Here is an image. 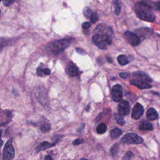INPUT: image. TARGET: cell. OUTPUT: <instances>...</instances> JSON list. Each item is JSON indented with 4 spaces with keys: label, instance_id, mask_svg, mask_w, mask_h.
<instances>
[{
    "label": "cell",
    "instance_id": "cell-5",
    "mask_svg": "<svg viewBox=\"0 0 160 160\" xmlns=\"http://www.w3.org/2000/svg\"><path fill=\"white\" fill-rule=\"evenodd\" d=\"M122 142L126 144H138L143 143V138L136 133H130L126 134L122 138Z\"/></svg>",
    "mask_w": 160,
    "mask_h": 160
},
{
    "label": "cell",
    "instance_id": "cell-37",
    "mask_svg": "<svg viewBox=\"0 0 160 160\" xmlns=\"http://www.w3.org/2000/svg\"><path fill=\"white\" fill-rule=\"evenodd\" d=\"M46 159H53V158H51V156L50 155H48L45 157Z\"/></svg>",
    "mask_w": 160,
    "mask_h": 160
},
{
    "label": "cell",
    "instance_id": "cell-30",
    "mask_svg": "<svg viewBox=\"0 0 160 160\" xmlns=\"http://www.w3.org/2000/svg\"><path fill=\"white\" fill-rule=\"evenodd\" d=\"M91 26V23L89 22H84L82 24V28L84 30H87Z\"/></svg>",
    "mask_w": 160,
    "mask_h": 160
},
{
    "label": "cell",
    "instance_id": "cell-36",
    "mask_svg": "<svg viewBox=\"0 0 160 160\" xmlns=\"http://www.w3.org/2000/svg\"><path fill=\"white\" fill-rule=\"evenodd\" d=\"M106 59H107V61L109 62V63H111L112 62V59L110 58V57H106Z\"/></svg>",
    "mask_w": 160,
    "mask_h": 160
},
{
    "label": "cell",
    "instance_id": "cell-26",
    "mask_svg": "<svg viewBox=\"0 0 160 160\" xmlns=\"http://www.w3.org/2000/svg\"><path fill=\"white\" fill-rule=\"evenodd\" d=\"M51 129V126L49 124H43L41 126V130L43 133H47Z\"/></svg>",
    "mask_w": 160,
    "mask_h": 160
},
{
    "label": "cell",
    "instance_id": "cell-16",
    "mask_svg": "<svg viewBox=\"0 0 160 160\" xmlns=\"http://www.w3.org/2000/svg\"><path fill=\"white\" fill-rule=\"evenodd\" d=\"M139 129L140 130L143 131H152L153 130V126L152 124L150 123L143 122L141 124V125L139 127Z\"/></svg>",
    "mask_w": 160,
    "mask_h": 160
},
{
    "label": "cell",
    "instance_id": "cell-34",
    "mask_svg": "<svg viewBox=\"0 0 160 160\" xmlns=\"http://www.w3.org/2000/svg\"><path fill=\"white\" fill-rule=\"evenodd\" d=\"M1 135H2V131L0 130V148H1L3 144V141L1 139Z\"/></svg>",
    "mask_w": 160,
    "mask_h": 160
},
{
    "label": "cell",
    "instance_id": "cell-14",
    "mask_svg": "<svg viewBox=\"0 0 160 160\" xmlns=\"http://www.w3.org/2000/svg\"><path fill=\"white\" fill-rule=\"evenodd\" d=\"M134 76L137 78L138 80H140L142 81H146V82H151L152 80L151 78L147 74L144 73L142 72H137L134 73Z\"/></svg>",
    "mask_w": 160,
    "mask_h": 160
},
{
    "label": "cell",
    "instance_id": "cell-25",
    "mask_svg": "<svg viewBox=\"0 0 160 160\" xmlns=\"http://www.w3.org/2000/svg\"><path fill=\"white\" fill-rule=\"evenodd\" d=\"M91 13H92V11L90 8H88V7H86V8H84V9L83 11V14L85 17L90 18L91 15Z\"/></svg>",
    "mask_w": 160,
    "mask_h": 160
},
{
    "label": "cell",
    "instance_id": "cell-7",
    "mask_svg": "<svg viewBox=\"0 0 160 160\" xmlns=\"http://www.w3.org/2000/svg\"><path fill=\"white\" fill-rule=\"evenodd\" d=\"M124 37L126 39L127 42L133 47H137L140 44L141 41L140 38L133 32L127 31L124 34Z\"/></svg>",
    "mask_w": 160,
    "mask_h": 160
},
{
    "label": "cell",
    "instance_id": "cell-8",
    "mask_svg": "<svg viewBox=\"0 0 160 160\" xmlns=\"http://www.w3.org/2000/svg\"><path fill=\"white\" fill-rule=\"evenodd\" d=\"M112 98L115 102H119L123 98L122 88L119 84H116L112 88Z\"/></svg>",
    "mask_w": 160,
    "mask_h": 160
},
{
    "label": "cell",
    "instance_id": "cell-19",
    "mask_svg": "<svg viewBox=\"0 0 160 160\" xmlns=\"http://www.w3.org/2000/svg\"><path fill=\"white\" fill-rule=\"evenodd\" d=\"M117 59H118V62L119 63V65H122V66L126 65H127L128 63H129L128 59V58L125 55H119L118 57V58H117Z\"/></svg>",
    "mask_w": 160,
    "mask_h": 160
},
{
    "label": "cell",
    "instance_id": "cell-23",
    "mask_svg": "<svg viewBox=\"0 0 160 160\" xmlns=\"http://www.w3.org/2000/svg\"><path fill=\"white\" fill-rule=\"evenodd\" d=\"M115 119L116 120V122L118 123L120 125H123L125 123V121L123 118L122 115H121L120 114H116L115 115Z\"/></svg>",
    "mask_w": 160,
    "mask_h": 160
},
{
    "label": "cell",
    "instance_id": "cell-22",
    "mask_svg": "<svg viewBox=\"0 0 160 160\" xmlns=\"http://www.w3.org/2000/svg\"><path fill=\"white\" fill-rule=\"evenodd\" d=\"M118 151H119V145L118 144L116 143L111 149V153L112 156H114V157H115V156L118 155Z\"/></svg>",
    "mask_w": 160,
    "mask_h": 160
},
{
    "label": "cell",
    "instance_id": "cell-29",
    "mask_svg": "<svg viewBox=\"0 0 160 160\" xmlns=\"http://www.w3.org/2000/svg\"><path fill=\"white\" fill-rule=\"evenodd\" d=\"M83 141H84L83 139H76L73 142V145H79L81 143H83Z\"/></svg>",
    "mask_w": 160,
    "mask_h": 160
},
{
    "label": "cell",
    "instance_id": "cell-28",
    "mask_svg": "<svg viewBox=\"0 0 160 160\" xmlns=\"http://www.w3.org/2000/svg\"><path fill=\"white\" fill-rule=\"evenodd\" d=\"M133 154L131 153V151L128 152L125 155V156L123 157L124 159H130L133 158Z\"/></svg>",
    "mask_w": 160,
    "mask_h": 160
},
{
    "label": "cell",
    "instance_id": "cell-13",
    "mask_svg": "<svg viewBox=\"0 0 160 160\" xmlns=\"http://www.w3.org/2000/svg\"><path fill=\"white\" fill-rule=\"evenodd\" d=\"M55 144H56V143H49V142H48V141H43L38 146V147L36 149V152L38 153L41 151L46 150L48 148H50L55 146Z\"/></svg>",
    "mask_w": 160,
    "mask_h": 160
},
{
    "label": "cell",
    "instance_id": "cell-12",
    "mask_svg": "<svg viewBox=\"0 0 160 160\" xmlns=\"http://www.w3.org/2000/svg\"><path fill=\"white\" fill-rule=\"evenodd\" d=\"M67 72L69 75L72 77L78 76L79 74V70L74 63H70L67 68Z\"/></svg>",
    "mask_w": 160,
    "mask_h": 160
},
{
    "label": "cell",
    "instance_id": "cell-1",
    "mask_svg": "<svg viewBox=\"0 0 160 160\" xmlns=\"http://www.w3.org/2000/svg\"><path fill=\"white\" fill-rule=\"evenodd\" d=\"M134 11L137 16L142 20L153 22L155 20V16L148 1H143L136 3L134 6Z\"/></svg>",
    "mask_w": 160,
    "mask_h": 160
},
{
    "label": "cell",
    "instance_id": "cell-32",
    "mask_svg": "<svg viewBox=\"0 0 160 160\" xmlns=\"http://www.w3.org/2000/svg\"><path fill=\"white\" fill-rule=\"evenodd\" d=\"M120 76L123 78H126L128 77V76L130 75V74L128 73H121L119 74Z\"/></svg>",
    "mask_w": 160,
    "mask_h": 160
},
{
    "label": "cell",
    "instance_id": "cell-18",
    "mask_svg": "<svg viewBox=\"0 0 160 160\" xmlns=\"http://www.w3.org/2000/svg\"><path fill=\"white\" fill-rule=\"evenodd\" d=\"M122 134V130L119 128H114L110 131V136L112 138H116L120 136Z\"/></svg>",
    "mask_w": 160,
    "mask_h": 160
},
{
    "label": "cell",
    "instance_id": "cell-21",
    "mask_svg": "<svg viewBox=\"0 0 160 160\" xmlns=\"http://www.w3.org/2000/svg\"><path fill=\"white\" fill-rule=\"evenodd\" d=\"M106 130H107V126L105 123L99 124L97 128V132L99 134L105 133Z\"/></svg>",
    "mask_w": 160,
    "mask_h": 160
},
{
    "label": "cell",
    "instance_id": "cell-9",
    "mask_svg": "<svg viewBox=\"0 0 160 160\" xmlns=\"http://www.w3.org/2000/svg\"><path fill=\"white\" fill-rule=\"evenodd\" d=\"M144 113V108L143 105H141L139 103L135 104L134 107L133 108V111H132V115H131V117L132 118L134 119H140L142 115H143Z\"/></svg>",
    "mask_w": 160,
    "mask_h": 160
},
{
    "label": "cell",
    "instance_id": "cell-3",
    "mask_svg": "<svg viewBox=\"0 0 160 160\" xmlns=\"http://www.w3.org/2000/svg\"><path fill=\"white\" fill-rule=\"evenodd\" d=\"M70 45V40H61L53 42L48 45L47 49L51 53L54 54H58V53L63 51L69 47Z\"/></svg>",
    "mask_w": 160,
    "mask_h": 160
},
{
    "label": "cell",
    "instance_id": "cell-6",
    "mask_svg": "<svg viewBox=\"0 0 160 160\" xmlns=\"http://www.w3.org/2000/svg\"><path fill=\"white\" fill-rule=\"evenodd\" d=\"M13 138H10L5 144L4 150H3V159H12L15 156V151L13 145Z\"/></svg>",
    "mask_w": 160,
    "mask_h": 160
},
{
    "label": "cell",
    "instance_id": "cell-15",
    "mask_svg": "<svg viewBox=\"0 0 160 160\" xmlns=\"http://www.w3.org/2000/svg\"><path fill=\"white\" fill-rule=\"evenodd\" d=\"M146 117L149 120L154 121L156 120V119H158V114L154 108H151L150 109H148V110L146 112Z\"/></svg>",
    "mask_w": 160,
    "mask_h": 160
},
{
    "label": "cell",
    "instance_id": "cell-2",
    "mask_svg": "<svg viewBox=\"0 0 160 160\" xmlns=\"http://www.w3.org/2000/svg\"><path fill=\"white\" fill-rule=\"evenodd\" d=\"M93 42L98 48L101 49H106L107 45H111L112 39L109 34H96L92 38Z\"/></svg>",
    "mask_w": 160,
    "mask_h": 160
},
{
    "label": "cell",
    "instance_id": "cell-4",
    "mask_svg": "<svg viewBox=\"0 0 160 160\" xmlns=\"http://www.w3.org/2000/svg\"><path fill=\"white\" fill-rule=\"evenodd\" d=\"M34 93L35 97H36V99H38V102L44 108H47V106H48L49 105V101L46 89H45L41 86H38L35 89Z\"/></svg>",
    "mask_w": 160,
    "mask_h": 160
},
{
    "label": "cell",
    "instance_id": "cell-24",
    "mask_svg": "<svg viewBox=\"0 0 160 160\" xmlns=\"http://www.w3.org/2000/svg\"><path fill=\"white\" fill-rule=\"evenodd\" d=\"M90 18L91 23H95L97 21V20H98V15L96 12L92 13L90 17Z\"/></svg>",
    "mask_w": 160,
    "mask_h": 160
},
{
    "label": "cell",
    "instance_id": "cell-27",
    "mask_svg": "<svg viewBox=\"0 0 160 160\" xmlns=\"http://www.w3.org/2000/svg\"><path fill=\"white\" fill-rule=\"evenodd\" d=\"M8 45L9 43L7 40H0V51H1L2 49L6 47V46H8Z\"/></svg>",
    "mask_w": 160,
    "mask_h": 160
},
{
    "label": "cell",
    "instance_id": "cell-31",
    "mask_svg": "<svg viewBox=\"0 0 160 160\" xmlns=\"http://www.w3.org/2000/svg\"><path fill=\"white\" fill-rule=\"evenodd\" d=\"M3 4H4V5L6 6H10L13 1V0H3Z\"/></svg>",
    "mask_w": 160,
    "mask_h": 160
},
{
    "label": "cell",
    "instance_id": "cell-20",
    "mask_svg": "<svg viewBox=\"0 0 160 160\" xmlns=\"http://www.w3.org/2000/svg\"><path fill=\"white\" fill-rule=\"evenodd\" d=\"M113 6L115 8V12L116 15H119L122 9V3L119 0H114Z\"/></svg>",
    "mask_w": 160,
    "mask_h": 160
},
{
    "label": "cell",
    "instance_id": "cell-33",
    "mask_svg": "<svg viewBox=\"0 0 160 160\" xmlns=\"http://www.w3.org/2000/svg\"><path fill=\"white\" fill-rule=\"evenodd\" d=\"M76 51H77L78 53H80V54H81V55L85 54V52H84V51L82 50V49H81L78 48H76Z\"/></svg>",
    "mask_w": 160,
    "mask_h": 160
},
{
    "label": "cell",
    "instance_id": "cell-35",
    "mask_svg": "<svg viewBox=\"0 0 160 160\" xmlns=\"http://www.w3.org/2000/svg\"><path fill=\"white\" fill-rule=\"evenodd\" d=\"M156 9L160 10V1L156 4Z\"/></svg>",
    "mask_w": 160,
    "mask_h": 160
},
{
    "label": "cell",
    "instance_id": "cell-10",
    "mask_svg": "<svg viewBox=\"0 0 160 160\" xmlns=\"http://www.w3.org/2000/svg\"><path fill=\"white\" fill-rule=\"evenodd\" d=\"M118 111L121 115H128L130 112V105L128 101H122L118 106Z\"/></svg>",
    "mask_w": 160,
    "mask_h": 160
},
{
    "label": "cell",
    "instance_id": "cell-11",
    "mask_svg": "<svg viewBox=\"0 0 160 160\" xmlns=\"http://www.w3.org/2000/svg\"><path fill=\"white\" fill-rule=\"evenodd\" d=\"M130 83V84L137 86L138 88L141 89V90H144V89H149V88H152L151 85L149 84L147 82L140 80H138H138H131Z\"/></svg>",
    "mask_w": 160,
    "mask_h": 160
},
{
    "label": "cell",
    "instance_id": "cell-17",
    "mask_svg": "<svg viewBox=\"0 0 160 160\" xmlns=\"http://www.w3.org/2000/svg\"><path fill=\"white\" fill-rule=\"evenodd\" d=\"M51 74V71L49 68H45L42 69L41 68H38L37 70V74L39 76H48Z\"/></svg>",
    "mask_w": 160,
    "mask_h": 160
},
{
    "label": "cell",
    "instance_id": "cell-39",
    "mask_svg": "<svg viewBox=\"0 0 160 160\" xmlns=\"http://www.w3.org/2000/svg\"><path fill=\"white\" fill-rule=\"evenodd\" d=\"M1 1V0H0V1Z\"/></svg>",
    "mask_w": 160,
    "mask_h": 160
},
{
    "label": "cell",
    "instance_id": "cell-38",
    "mask_svg": "<svg viewBox=\"0 0 160 160\" xmlns=\"http://www.w3.org/2000/svg\"><path fill=\"white\" fill-rule=\"evenodd\" d=\"M0 13H1V10H0Z\"/></svg>",
    "mask_w": 160,
    "mask_h": 160
}]
</instances>
